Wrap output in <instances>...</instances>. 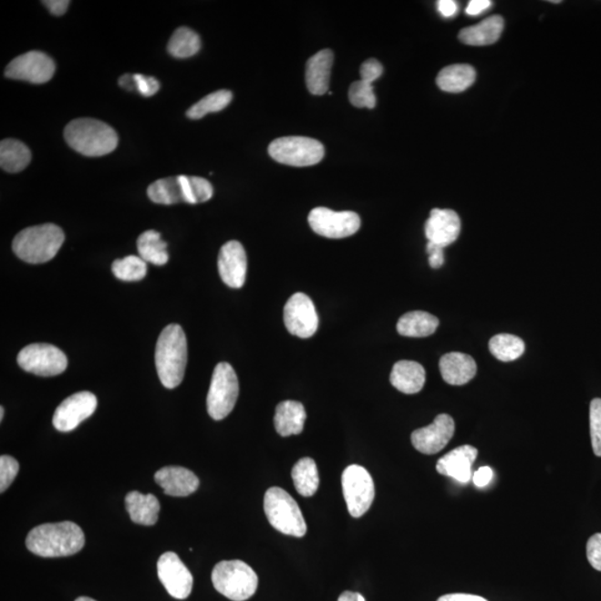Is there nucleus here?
<instances>
[{"mask_svg": "<svg viewBox=\"0 0 601 601\" xmlns=\"http://www.w3.org/2000/svg\"><path fill=\"white\" fill-rule=\"evenodd\" d=\"M438 326L437 316L424 311H412L400 317L397 330L403 337H426L432 336Z\"/></svg>", "mask_w": 601, "mask_h": 601, "instance_id": "nucleus-28", "label": "nucleus"}, {"mask_svg": "<svg viewBox=\"0 0 601 601\" xmlns=\"http://www.w3.org/2000/svg\"><path fill=\"white\" fill-rule=\"evenodd\" d=\"M438 601H488V600L484 599L483 597H480V596H476V595L449 594V595L441 596V597L439 598Z\"/></svg>", "mask_w": 601, "mask_h": 601, "instance_id": "nucleus-49", "label": "nucleus"}, {"mask_svg": "<svg viewBox=\"0 0 601 601\" xmlns=\"http://www.w3.org/2000/svg\"><path fill=\"white\" fill-rule=\"evenodd\" d=\"M342 489L348 513L360 518L368 513L375 500V482L366 468L352 464L342 473Z\"/></svg>", "mask_w": 601, "mask_h": 601, "instance_id": "nucleus-9", "label": "nucleus"}, {"mask_svg": "<svg viewBox=\"0 0 601 601\" xmlns=\"http://www.w3.org/2000/svg\"><path fill=\"white\" fill-rule=\"evenodd\" d=\"M478 457V451L472 446L453 449L446 456L439 459L437 471L442 476L451 477L461 483H467L472 476L473 462Z\"/></svg>", "mask_w": 601, "mask_h": 601, "instance_id": "nucleus-20", "label": "nucleus"}, {"mask_svg": "<svg viewBox=\"0 0 601 601\" xmlns=\"http://www.w3.org/2000/svg\"><path fill=\"white\" fill-rule=\"evenodd\" d=\"M292 479L296 492L303 497L315 496L319 489L320 478L316 463L311 458H303L292 469Z\"/></svg>", "mask_w": 601, "mask_h": 601, "instance_id": "nucleus-30", "label": "nucleus"}, {"mask_svg": "<svg viewBox=\"0 0 601 601\" xmlns=\"http://www.w3.org/2000/svg\"><path fill=\"white\" fill-rule=\"evenodd\" d=\"M306 412L305 406L297 401H283L276 407L275 426L282 437L300 434L305 429Z\"/></svg>", "mask_w": 601, "mask_h": 601, "instance_id": "nucleus-24", "label": "nucleus"}, {"mask_svg": "<svg viewBox=\"0 0 601 601\" xmlns=\"http://www.w3.org/2000/svg\"><path fill=\"white\" fill-rule=\"evenodd\" d=\"M427 252L429 254V264L432 269H440L444 264L443 247L428 242Z\"/></svg>", "mask_w": 601, "mask_h": 601, "instance_id": "nucleus-44", "label": "nucleus"}, {"mask_svg": "<svg viewBox=\"0 0 601 601\" xmlns=\"http://www.w3.org/2000/svg\"><path fill=\"white\" fill-rule=\"evenodd\" d=\"M98 408V398L82 391L65 399L54 413L53 424L60 432H70L88 419Z\"/></svg>", "mask_w": 601, "mask_h": 601, "instance_id": "nucleus-14", "label": "nucleus"}, {"mask_svg": "<svg viewBox=\"0 0 601 601\" xmlns=\"http://www.w3.org/2000/svg\"><path fill=\"white\" fill-rule=\"evenodd\" d=\"M285 323L293 336L301 338L315 336L319 327L315 303L305 293H295L285 306Z\"/></svg>", "mask_w": 601, "mask_h": 601, "instance_id": "nucleus-12", "label": "nucleus"}, {"mask_svg": "<svg viewBox=\"0 0 601 601\" xmlns=\"http://www.w3.org/2000/svg\"><path fill=\"white\" fill-rule=\"evenodd\" d=\"M112 271L119 280L140 281L148 275V264L140 256L129 255L122 260L114 261Z\"/></svg>", "mask_w": 601, "mask_h": 601, "instance_id": "nucleus-37", "label": "nucleus"}, {"mask_svg": "<svg viewBox=\"0 0 601 601\" xmlns=\"http://www.w3.org/2000/svg\"><path fill=\"white\" fill-rule=\"evenodd\" d=\"M428 242L447 247L457 241L461 232V217L452 210L433 209L424 226Z\"/></svg>", "mask_w": 601, "mask_h": 601, "instance_id": "nucleus-18", "label": "nucleus"}, {"mask_svg": "<svg viewBox=\"0 0 601 601\" xmlns=\"http://www.w3.org/2000/svg\"><path fill=\"white\" fill-rule=\"evenodd\" d=\"M67 143L88 158L112 153L119 144V136L114 129L102 120L78 119L70 122L64 132Z\"/></svg>", "mask_w": 601, "mask_h": 601, "instance_id": "nucleus-3", "label": "nucleus"}, {"mask_svg": "<svg viewBox=\"0 0 601 601\" xmlns=\"http://www.w3.org/2000/svg\"><path fill=\"white\" fill-rule=\"evenodd\" d=\"M19 463L16 459L3 454L0 457V492H5L17 477Z\"/></svg>", "mask_w": 601, "mask_h": 601, "instance_id": "nucleus-40", "label": "nucleus"}, {"mask_svg": "<svg viewBox=\"0 0 601 601\" xmlns=\"http://www.w3.org/2000/svg\"><path fill=\"white\" fill-rule=\"evenodd\" d=\"M43 4L55 16H62V15L67 13L70 2L68 0H47Z\"/></svg>", "mask_w": 601, "mask_h": 601, "instance_id": "nucleus-46", "label": "nucleus"}, {"mask_svg": "<svg viewBox=\"0 0 601 601\" xmlns=\"http://www.w3.org/2000/svg\"><path fill=\"white\" fill-rule=\"evenodd\" d=\"M4 413H5V409L4 407L0 408V420L3 421L4 419Z\"/></svg>", "mask_w": 601, "mask_h": 601, "instance_id": "nucleus-53", "label": "nucleus"}, {"mask_svg": "<svg viewBox=\"0 0 601 601\" xmlns=\"http://www.w3.org/2000/svg\"><path fill=\"white\" fill-rule=\"evenodd\" d=\"M348 99L353 106L358 109H372L377 105L373 85L362 79L351 84L350 89H348Z\"/></svg>", "mask_w": 601, "mask_h": 601, "instance_id": "nucleus-38", "label": "nucleus"}, {"mask_svg": "<svg viewBox=\"0 0 601 601\" xmlns=\"http://www.w3.org/2000/svg\"><path fill=\"white\" fill-rule=\"evenodd\" d=\"M17 362L24 371L39 377L62 375L68 366L62 350L47 343H34L19 352Z\"/></svg>", "mask_w": 601, "mask_h": 601, "instance_id": "nucleus-10", "label": "nucleus"}, {"mask_svg": "<svg viewBox=\"0 0 601 601\" xmlns=\"http://www.w3.org/2000/svg\"><path fill=\"white\" fill-rule=\"evenodd\" d=\"M493 472L492 468L482 467L478 469V471L474 472L472 480L473 483L476 484L478 488L487 487L490 482H492Z\"/></svg>", "mask_w": 601, "mask_h": 601, "instance_id": "nucleus-45", "label": "nucleus"}, {"mask_svg": "<svg viewBox=\"0 0 601 601\" xmlns=\"http://www.w3.org/2000/svg\"><path fill=\"white\" fill-rule=\"evenodd\" d=\"M75 601H96V600H94L92 598H89V597H79V598L76 599Z\"/></svg>", "mask_w": 601, "mask_h": 601, "instance_id": "nucleus-52", "label": "nucleus"}, {"mask_svg": "<svg viewBox=\"0 0 601 601\" xmlns=\"http://www.w3.org/2000/svg\"><path fill=\"white\" fill-rule=\"evenodd\" d=\"M492 3L490 0H472L468 5L466 13L470 16H476V15L486 12V10L492 7Z\"/></svg>", "mask_w": 601, "mask_h": 601, "instance_id": "nucleus-47", "label": "nucleus"}, {"mask_svg": "<svg viewBox=\"0 0 601 601\" xmlns=\"http://www.w3.org/2000/svg\"><path fill=\"white\" fill-rule=\"evenodd\" d=\"M148 195L156 204L173 205L185 203L183 186L180 176L154 181L148 189Z\"/></svg>", "mask_w": 601, "mask_h": 601, "instance_id": "nucleus-32", "label": "nucleus"}, {"mask_svg": "<svg viewBox=\"0 0 601 601\" xmlns=\"http://www.w3.org/2000/svg\"><path fill=\"white\" fill-rule=\"evenodd\" d=\"M201 49V38L198 34L188 27L176 29L169 42L168 50L176 58H189L198 54Z\"/></svg>", "mask_w": 601, "mask_h": 601, "instance_id": "nucleus-34", "label": "nucleus"}, {"mask_svg": "<svg viewBox=\"0 0 601 601\" xmlns=\"http://www.w3.org/2000/svg\"><path fill=\"white\" fill-rule=\"evenodd\" d=\"M587 558L593 568L601 572V534H595L588 540Z\"/></svg>", "mask_w": 601, "mask_h": 601, "instance_id": "nucleus-42", "label": "nucleus"}, {"mask_svg": "<svg viewBox=\"0 0 601 601\" xmlns=\"http://www.w3.org/2000/svg\"><path fill=\"white\" fill-rule=\"evenodd\" d=\"M333 60L335 55L330 49H322L307 60L306 82L311 94L325 95L329 90Z\"/></svg>", "mask_w": 601, "mask_h": 601, "instance_id": "nucleus-22", "label": "nucleus"}, {"mask_svg": "<svg viewBox=\"0 0 601 601\" xmlns=\"http://www.w3.org/2000/svg\"><path fill=\"white\" fill-rule=\"evenodd\" d=\"M443 380L451 386H463L477 375V363L461 352L447 353L439 363Z\"/></svg>", "mask_w": 601, "mask_h": 601, "instance_id": "nucleus-21", "label": "nucleus"}, {"mask_svg": "<svg viewBox=\"0 0 601 601\" xmlns=\"http://www.w3.org/2000/svg\"><path fill=\"white\" fill-rule=\"evenodd\" d=\"M269 154L277 163L306 168L320 163L326 150L325 146L315 139L286 136L272 141Z\"/></svg>", "mask_w": 601, "mask_h": 601, "instance_id": "nucleus-8", "label": "nucleus"}, {"mask_svg": "<svg viewBox=\"0 0 601 601\" xmlns=\"http://www.w3.org/2000/svg\"><path fill=\"white\" fill-rule=\"evenodd\" d=\"M155 482L171 497H188L200 486L194 472L183 467H165L155 473Z\"/></svg>", "mask_w": 601, "mask_h": 601, "instance_id": "nucleus-19", "label": "nucleus"}, {"mask_svg": "<svg viewBox=\"0 0 601 601\" xmlns=\"http://www.w3.org/2000/svg\"><path fill=\"white\" fill-rule=\"evenodd\" d=\"M214 588L224 597L245 601L256 593L259 578L254 569L242 560H224L212 572Z\"/></svg>", "mask_w": 601, "mask_h": 601, "instance_id": "nucleus-5", "label": "nucleus"}, {"mask_svg": "<svg viewBox=\"0 0 601 601\" xmlns=\"http://www.w3.org/2000/svg\"><path fill=\"white\" fill-rule=\"evenodd\" d=\"M590 436L594 453L601 457V399H594L590 403Z\"/></svg>", "mask_w": 601, "mask_h": 601, "instance_id": "nucleus-39", "label": "nucleus"}, {"mask_svg": "<svg viewBox=\"0 0 601 601\" xmlns=\"http://www.w3.org/2000/svg\"><path fill=\"white\" fill-rule=\"evenodd\" d=\"M490 352L499 361L512 362L522 357L526 350V345L516 336L503 335L494 336L489 342Z\"/></svg>", "mask_w": 601, "mask_h": 601, "instance_id": "nucleus-33", "label": "nucleus"}, {"mask_svg": "<svg viewBox=\"0 0 601 601\" xmlns=\"http://www.w3.org/2000/svg\"><path fill=\"white\" fill-rule=\"evenodd\" d=\"M32 161V153L23 141L4 140L0 143V166L8 173H18L26 169Z\"/></svg>", "mask_w": 601, "mask_h": 601, "instance_id": "nucleus-29", "label": "nucleus"}, {"mask_svg": "<svg viewBox=\"0 0 601 601\" xmlns=\"http://www.w3.org/2000/svg\"><path fill=\"white\" fill-rule=\"evenodd\" d=\"M311 229L327 239H345L356 234L361 219L355 212H336L326 207H316L307 217Z\"/></svg>", "mask_w": 601, "mask_h": 601, "instance_id": "nucleus-11", "label": "nucleus"}, {"mask_svg": "<svg viewBox=\"0 0 601 601\" xmlns=\"http://www.w3.org/2000/svg\"><path fill=\"white\" fill-rule=\"evenodd\" d=\"M337 601H366L361 594L353 592H345L341 594Z\"/></svg>", "mask_w": 601, "mask_h": 601, "instance_id": "nucleus-51", "label": "nucleus"}, {"mask_svg": "<svg viewBox=\"0 0 601 601\" xmlns=\"http://www.w3.org/2000/svg\"><path fill=\"white\" fill-rule=\"evenodd\" d=\"M125 503L133 523L141 526H154L158 523L161 506L153 494L132 492L126 496Z\"/></svg>", "mask_w": 601, "mask_h": 601, "instance_id": "nucleus-25", "label": "nucleus"}, {"mask_svg": "<svg viewBox=\"0 0 601 601\" xmlns=\"http://www.w3.org/2000/svg\"><path fill=\"white\" fill-rule=\"evenodd\" d=\"M503 27L504 20L502 16H492L474 26L462 29L459 39L470 47H487L497 42Z\"/></svg>", "mask_w": 601, "mask_h": 601, "instance_id": "nucleus-26", "label": "nucleus"}, {"mask_svg": "<svg viewBox=\"0 0 601 601\" xmlns=\"http://www.w3.org/2000/svg\"><path fill=\"white\" fill-rule=\"evenodd\" d=\"M239 390L234 368L229 363H219L214 368L207 395V412L210 417L219 421L229 416L239 398Z\"/></svg>", "mask_w": 601, "mask_h": 601, "instance_id": "nucleus-7", "label": "nucleus"}, {"mask_svg": "<svg viewBox=\"0 0 601 601\" xmlns=\"http://www.w3.org/2000/svg\"><path fill=\"white\" fill-rule=\"evenodd\" d=\"M136 90L144 98H150L159 92L160 83L159 80L151 78V76H144L140 74L134 75Z\"/></svg>", "mask_w": 601, "mask_h": 601, "instance_id": "nucleus-41", "label": "nucleus"}, {"mask_svg": "<svg viewBox=\"0 0 601 601\" xmlns=\"http://www.w3.org/2000/svg\"><path fill=\"white\" fill-rule=\"evenodd\" d=\"M84 545L82 528L70 522L40 524L26 538L29 552L44 558L68 557L79 553Z\"/></svg>", "mask_w": 601, "mask_h": 601, "instance_id": "nucleus-1", "label": "nucleus"}, {"mask_svg": "<svg viewBox=\"0 0 601 601\" xmlns=\"http://www.w3.org/2000/svg\"><path fill=\"white\" fill-rule=\"evenodd\" d=\"M65 241L59 226L43 224L27 227L15 237L13 251L20 260L30 264H42L53 260Z\"/></svg>", "mask_w": 601, "mask_h": 601, "instance_id": "nucleus-4", "label": "nucleus"}, {"mask_svg": "<svg viewBox=\"0 0 601 601\" xmlns=\"http://www.w3.org/2000/svg\"><path fill=\"white\" fill-rule=\"evenodd\" d=\"M232 98H233V95L230 90H217V92L205 96L200 102L192 106L186 112V116L191 119H200L207 114L221 112L222 109L230 105Z\"/></svg>", "mask_w": 601, "mask_h": 601, "instance_id": "nucleus-35", "label": "nucleus"}, {"mask_svg": "<svg viewBox=\"0 0 601 601\" xmlns=\"http://www.w3.org/2000/svg\"><path fill=\"white\" fill-rule=\"evenodd\" d=\"M188 365V340L179 325H170L161 331L156 343L155 366L161 385L175 389L183 381Z\"/></svg>", "mask_w": 601, "mask_h": 601, "instance_id": "nucleus-2", "label": "nucleus"}, {"mask_svg": "<svg viewBox=\"0 0 601 601\" xmlns=\"http://www.w3.org/2000/svg\"><path fill=\"white\" fill-rule=\"evenodd\" d=\"M219 273L222 281L232 289L244 285L247 272V257L244 245L237 241L227 242L220 251Z\"/></svg>", "mask_w": 601, "mask_h": 601, "instance_id": "nucleus-17", "label": "nucleus"}, {"mask_svg": "<svg viewBox=\"0 0 601 601\" xmlns=\"http://www.w3.org/2000/svg\"><path fill=\"white\" fill-rule=\"evenodd\" d=\"M166 247L168 244L161 241V234L154 230L144 232L138 240L139 254L146 264L160 266L168 264L170 256Z\"/></svg>", "mask_w": 601, "mask_h": 601, "instance_id": "nucleus-31", "label": "nucleus"}, {"mask_svg": "<svg viewBox=\"0 0 601 601\" xmlns=\"http://www.w3.org/2000/svg\"><path fill=\"white\" fill-rule=\"evenodd\" d=\"M456 426L449 414H439L428 427L418 429L411 434L413 447L423 454H436L451 442Z\"/></svg>", "mask_w": 601, "mask_h": 601, "instance_id": "nucleus-16", "label": "nucleus"}, {"mask_svg": "<svg viewBox=\"0 0 601 601\" xmlns=\"http://www.w3.org/2000/svg\"><path fill=\"white\" fill-rule=\"evenodd\" d=\"M57 69L54 60L48 55L33 50L20 55L10 62L6 68V78L26 80L33 84H45L53 78Z\"/></svg>", "mask_w": 601, "mask_h": 601, "instance_id": "nucleus-13", "label": "nucleus"}, {"mask_svg": "<svg viewBox=\"0 0 601 601\" xmlns=\"http://www.w3.org/2000/svg\"><path fill=\"white\" fill-rule=\"evenodd\" d=\"M158 575L168 593L176 599H186L193 589V575L175 553L161 554Z\"/></svg>", "mask_w": 601, "mask_h": 601, "instance_id": "nucleus-15", "label": "nucleus"}, {"mask_svg": "<svg viewBox=\"0 0 601 601\" xmlns=\"http://www.w3.org/2000/svg\"><path fill=\"white\" fill-rule=\"evenodd\" d=\"M180 180L183 186L185 203H204L213 196V188L210 181L203 178L180 175Z\"/></svg>", "mask_w": 601, "mask_h": 601, "instance_id": "nucleus-36", "label": "nucleus"}, {"mask_svg": "<svg viewBox=\"0 0 601 601\" xmlns=\"http://www.w3.org/2000/svg\"><path fill=\"white\" fill-rule=\"evenodd\" d=\"M119 86H122L125 89L130 90V92L136 90L134 75L122 76V78H119Z\"/></svg>", "mask_w": 601, "mask_h": 601, "instance_id": "nucleus-50", "label": "nucleus"}, {"mask_svg": "<svg viewBox=\"0 0 601 601\" xmlns=\"http://www.w3.org/2000/svg\"><path fill=\"white\" fill-rule=\"evenodd\" d=\"M382 73V65L375 58L368 59L361 65V79L365 80V82L373 84L375 80L381 78Z\"/></svg>", "mask_w": 601, "mask_h": 601, "instance_id": "nucleus-43", "label": "nucleus"}, {"mask_svg": "<svg viewBox=\"0 0 601 601\" xmlns=\"http://www.w3.org/2000/svg\"><path fill=\"white\" fill-rule=\"evenodd\" d=\"M390 381L397 390L406 395H416L422 390L426 383V370L420 363L399 361L393 366Z\"/></svg>", "mask_w": 601, "mask_h": 601, "instance_id": "nucleus-23", "label": "nucleus"}, {"mask_svg": "<svg viewBox=\"0 0 601 601\" xmlns=\"http://www.w3.org/2000/svg\"><path fill=\"white\" fill-rule=\"evenodd\" d=\"M438 10L443 17L451 18L456 16L458 13V4L453 0H440L438 2Z\"/></svg>", "mask_w": 601, "mask_h": 601, "instance_id": "nucleus-48", "label": "nucleus"}, {"mask_svg": "<svg viewBox=\"0 0 601 601\" xmlns=\"http://www.w3.org/2000/svg\"><path fill=\"white\" fill-rule=\"evenodd\" d=\"M264 512L271 526L282 534L302 538L306 534V523L299 504L285 489L272 487L264 497Z\"/></svg>", "mask_w": 601, "mask_h": 601, "instance_id": "nucleus-6", "label": "nucleus"}, {"mask_svg": "<svg viewBox=\"0 0 601 601\" xmlns=\"http://www.w3.org/2000/svg\"><path fill=\"white\" fill-rule=\"evenodd\" d=\"M476 80V70L470 65L457 64L444 67L437 78L439 88L447 93H462Z\"/></svg>", "mask_w": 601, "mask_h": 601, "instance_id": "nucleus-27", "label": "nucleus"}]
</instances>
